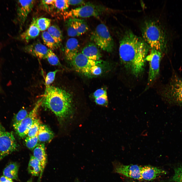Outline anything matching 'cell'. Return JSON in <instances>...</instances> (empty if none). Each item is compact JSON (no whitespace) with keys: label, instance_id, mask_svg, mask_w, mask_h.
Masks as SVG:
<instances>
[{"label":"cell","instance_id":"obj_41","mask_svg":"<svg viewBox=\"0 0 182 182\" xmlns=\"http://www.w3.org/2000/svg\"><path fill=\"white\" fill-rule=\"evenodd\" d=\"M74 182H81L78 179H77L75 180L74 181Z\"/></svg>","mask_w":182,"mask_h":182},{"label":"cell","instance_id":"obj_8","mask_svg":"<svg viewBox=\"0 0 182 182\" xmlns=\"http://www.w3.org/2000/svg\"><path fill=\"white\" fill-rule=\"evenodd\" d=\"M42 98L37 102L33 108L25 118L18 123L13 124L14 128L20 137L23 138L27 135L31 126L38 118V111L42 104Z\"/></svg>","mask_w":182,"mask_h":182},{"label":"cell","instance_id":"obj_5","mask_svg":"<svg viewBox=\"0 0 182 182\" xmlns=\"http://www.w3.org/2000/svg\"><path fill=\"white\" fill-rule=\"evenodd\" d=\"M91 40L103 51L111 52L113 50L114 42L106 26L103 24L98 25L91 36Z\"/></svg>","mask_w":182,"mask_h":182},{"label":"cell","instance_id":"obj_7","mask_svg":"<svg viewBox=\"0 0 182 182\" xmlns=\"http://www.w3.org/2000/svg\"><path fill=\"white\" fill-rule=\"evenodd\" d=\"M17 148L13 133L6 131L0 122V161L15 151Z\"/></svg>","mask_w":182,"mask_h":182},{"label":"cell","instance_id":"obj_28","mask_svg":"<svg viewBox=\"0 0 182 182\" xmlns=\"http://www.w3.org/2000/svg\"><path fill=\"white\" fill-rule=\"evenodd\" d=\"M42 7L47 12H52L55 8V0H44L41 1Z\"/></svg>","mask_w":182,"mask_h":182},{"label":"cell","instance_id":"obj_24","mask_svg":"<svg viewBox=\"0 0 182 182\" xmlns=\"http://www.w3.org/2000/svg\"><path fill=\"white\" fill-rule=\"evenodd\" d=\"M73 19L78 36L84 33L87 31L88 29V27L85 20L77 18Z\"/></svg>","mask_w":182,"mask_h":182},{"label":"cell","instance_id":"obj_16","mask_svg":"<svg viewBox=\"0 0 182 182\" xmlns=\"http://www.w3.org/2000/svg\"><path fill=\"white\" fill-rule=\"evenodd\" d=\"M80 47L78 40L71 38L68 39L66 43L64 53L66 58L71 61L78 53Z\"/></svg>","mask_w":182,"mask_h":182},{"label":"cell","instance_id":"obj_17","mask_svg":"<svg viewBox=\"0 0 182 182\" xmlns=\"http://www.w3.org/2000/svg\"><path fill=\"white\" fill-rule=\"evenodd\" d=\"M81 53L89 59L99 61L101 56L98 47L93 42L87 43L82 49Z\"/></svg>","mask_w":182,"mask_h":182},{"label":"cell","instance_id":"obj_18","mask_svg":"<svg viewBox=\"0 0 182 182\" xmlns=\"http://www.w3.org/2000/svg\"><path fill=\"white\" fill-rule=\"evenodd\" d=\"M40 31L36 25L35 19H34L29 28L20 34V38L22 41L28 42L37 37Z\"/></svg>","mask_w":182,"mask_h":182},{"label":"cell","instance_id":"obj_29","mask_svg":"<svg viewBox=\"0 0 182 182\" xmlns=\"http://www.w3.org/2000/svg\"><path fill=\"white\" fill-rule=\"evenodd\" d=\"M41 122L38 119H36L31 126L27 134V136L29 137H33L38 132Z\"/></svg>","mask_w":182,"mask_h":182},{"label":"cell","instance_id":"obj_19","mask_svg":"<svg viewBox=\"0 0 182 182\" xmlns=\"http://www.w3.org/2000/svg\"><path fill=\"white\" fill-rule=\"evenodd\" d=\"M54 136L53 132L47 126L41 124L40 125L38 134L39 141L49 143Z\"/></svg>","mask_w":182,"mask_h":182},{"label":"cell","instance_id":"obj_36","mask_svg":"<svg viewBox=\"0 0 182 182\" xmlns=\"http://www.w3.org/2000/svg\"><path fill=\"white\" fill-rule=\"evenodd\" d=\"M96 103L99 105H106L108 103L107 95H104L95 98Z\"/></svg>","mask_w":182,"mask_h":182},{"label":"cell","instance_id":"obj_34","mask_svg":"<svg viewBox=\"0 0 182 182\" xmlns=\"http://www.w3.org/2000/svg\"><path fill=\"white\" fill-rule=\"evenodd\" d=\"M59 70H56L54 71L50 72L47 74L45 80L46 87L50 86L54 81L56 73Z\"/></svg>","mask_w":182,"mask_h":182},{"label":"cell","instance_id":"obj_32","mask_svg":"<svg viewBox=\"0 0 182 182\" xmlns=\"http://www.w3.org/2000/svg\"><path fill=\"white\" fill-rule=\"evenodd\" d=\"M28 114L26 109H21L14 116L13 124L18 123L27 117Z\"/></svg>","mask_w":182,"mask_h":182},{"label":"cell","instance_id":"obj_3","mask_svg":"<svg viewBox=\"0 0 182 182\" xmlns=\"http://www.w3.org/2000/svg\"><path fill=\"white\" fill-rule=\"evenodd\" d=\"M142 38L150 49L162 53L167 49V40L166 33L156 22L148 21L145 23L142 29Z\"/></svg>","mask_w":182,"mask_h":182},{"label":"cell","instance_id":"obj_14","mask_svg":"<svg viewBox=\"0 0 182 182\" xmlns=\"http://www.w3.org/2000/svg\"><path fill=\"white\" fill-rule=\"evenodd\" d=\"M166 173V172L162 169L150 165L142 166L141 172L142 179L147 180L154 179Z\"/></svg>","mask_w":182,"mask_h":182},{"label":"cell","instance_id":"obj_35","mask_svg":"<svg viewBox=\"0 0 182 182\" xmlns=\"http://www.w3.org/2000/svg\"><path fill=\"white\" fill-rule=\"evenodd\" d=\"M99 63L91 67L89 72V75L91 74L93 75L96 76L99 75L101 74L102 70L101 67L99 66Z\"/></svg>","mask_w":182,"mask_h":182},{"label":"cell","instance_id":"obj_13","mask_svg":"<svg viewBox=\"0 0 182 182\" xmlns=\"http://www.w3.org/2000/svg\"><path fill=\"white\" fill-rule=\"evenodd\" d=\"M49 49L40 42H37L25 46L24 51L40 59L46 58Z\"/></svg>","mask_w":182,"mask_h":182},{"label":"cell","instance_id":"obj_1","mask_svg":"<svg viewBox=\"0 0 182 182\" xmlns=\"http://www.w3.org/2000/svg\"><path fill=\"white\" fill-rule=\"evenodd\" d=\"M149 49L142 38L130 31L126 32L120 40L119 49L120 59L126 70L135 77L141 76Z\"/></svg>","mask_w":182,"mask_h":182},{"label":"cell","instance_id":"obj_37","mask_svg":"<svg viewBox=\"0 0 182 182\" xmlns=\"http://www.w3.org/2000/svg\"><path fill=\"white\" fill-rule=\"evenodd\" d=\"M107 95L106 90L103 88L98 89L94 93L93 96L95 99L104 95Z\"/></svg>","mask_w":182,"mask_h":182},{"label":"cell","instance_id":"obj_33","mask_svg":"<svg viewBox=\"0 0 182 182\" xmlns=\"http://www.w3.org/2000/svg\"><path fill=\"white\" fill-rule=\"evenodd\" d=\"M171 180L175 182H182V165L176 168Z\"/></svg>","mask_w":182,"mask_h":182},{"label":"cell","instance_id":"obj_12","mask_svg":"<svg viewBox=\"0 0 182 182\" xmlns=\"http://www.w3.org/2000/svg\"><path fill=\"white\" fill-rule=\"evenodd\" d=\"M34 0H19L17 2V18L20 27L24 24L35 3Z\"/></svg>","mask_w":182,"mask_h":182},{"label":"cell","instance_id":"obj_43","mask_svg":"<svg viewBox=\"0 0 182 182\" xmlns=\"http://www.w3.org/2000/svg\"><path fill=\"white\" fill-rule=\"evenodd\" d=\"M0 89H1V88H0Z\"/></svg>","mask_w":182,"mask_h":182},{"label":"cell","instance_id":"obj_6","mask_svg":"<svg viewBox=\"0 0 182 182\" xmlns=\"http://www.w3.org/2000/svg\"><path fill=\"white\" fill-rule=\"evenodd\" d=\"M107 10L105 7L88 2L81 7L64 13L65 19L97 17Z\"/></svg>","mask_w":182,"mask_h":182},{"label":"cell","instance_id":"obj_20","mask_svg":"<svg viewBox=\"0 0 182 182\" xmlns=\"http://www.w3.org/2000/svg\"><path fill=\"white\" fill-rule=\"evenodd\" d=\"M19 167V165L17 163H10L4 168L3 175L12 179L17 180Z\"/></svg>","mask_w":182,"mask_h":182},{"label":"cell","instance_id":"obj_42","mask_svg":"<svg viewBox=\"0 0 182 182\" xmlns=\"http://www.w3.org/2000/svg\"><path fill=\"white\" fill-rule=\"evenodd\" d=\"M131 182H136L135 181H131Z\"/></svg>","mask_w":182,"mask_h":182},{"label":"cell","instance_id":"obj_10","mask_svg":"<svg viewBox=\"0 0 182 182\" xmlns=\"http://www.w3.org/2000/svg\"><path fill=\"white\" fill-rule=\"evenodd\" d=\"M113 171L134 179H142L141 172L142 166L136 165H126L116 162L113 163Z\"/></svg>","mask_w":182,"mask_h":182},{"label":"cell","instance_id":"obj_23","mask_svg":"<svg viewBox=\"0 0 182 182\" xmlns=\"http://www.w3.org/2000/svg\"><path fill=\"white\" fill-rule=\"evenodd\" d=\"M41 37L44 45L49 49L52 51L59 47L52 37L47 31H44L42 32Z\"/></svg>","mask_w":182,"mask_h":182},{"label":"cell","instance_id":"obj_15","mask_svg":"<svg viewBox=\"0 0 182 182\" xmlns=\"http://www.w3.org/2000/svg\"><path fill=\"white\" fill-rule=\"evenodd\" d=\"M33 156L39 162L41 168L39 176L40 179L47 162V156L46 152L45 146L43 143L38 144L33 149Z\"/></svg>","mask_w":182,"mask_h":182},{"label":"cell","instance_id":"obj_26","mask_svg":"<svg viewBox=\"0 0 182 182\" xmlns=\"http://www.w3.org/2000/svg\"><path fill=\"white\" fill-rule=\"evenodd\" d=\"M65 26L68 35L71 37L78 36L76 30L74 23L73 18H70L65 22Z\"/></svg>","mask_w":182,"mask_h":182},{"label":"cell","instance_id":"obj_9","mask_svg":"<svg viewBox=\"0 0 182 182\" xmlns=\"http://www.w3.org/2000/svg\"><path fill=\"white\" fill-rule=\"evenodd\" d=\"M163 53L154 49H150V53L146 58L148 61L149 69L147 81V86L151 85L158 77L160 73V63Z\"/></svg>","mask_w":182,"mask_h":182},{"label":"cell","instance_id":"obj_22","mask_svg":"<svg viewBox=\"0 0 182 182\" xmlns=\"http://www.w3.org/2000/svg\"><path fill=\"white\" fill-rule=\"evenodd\" d=\"M28 170L29 172L33 176H38L40 175L41 172L40 165L38 161L33 155L30 157Z\"/></svg>","mask_w":182,"mask_h":182},{"label":"cell","instance_id":"obj_25","mask_svg":"<svg viewBox=\"0 0 182 182\" xmlns=\"http://www.w3.org/2000/svg\"><path fill=\"white\" fill-rule=\"evenodd\" d=\"M51 20L44 17H40L35 19L36 25L40 31H44L50 27Z\"/></svg>","mask_w":182,"mask_h":182},{"label":"cell","instance_id":"obj_31","mask_svg":"<svg viewBox=\"0 0 182 182\" xmlns=\"http://www.w3.org/2000/svg\"><path fill=\"white\" fill-rule=\"evenodd\" d=\"M69 5L68 0H55V9L59 12H65L68 8Z\"/></svg>","mask_w":182,"mask_h":182},{"label":"cell","instance_id":"obj_2","mask_svg":"<svg viewBox=\"0 0 182 182\" xmlns=\"http://www.w3.org/2000/svg\"><path fill=\"white\" fill-rule=\"evenodd\" d=\"M42 104L60 120L68 117L72 112V96L65 90L57 87L50 86L46 87Z\"/></svg>","mask_w":182,"mask_h":182},{"label":"cell","instance_id":"obj_38","mask_svg":"<svg viewBox=\"0 0 182 182\" xmlns=\"http://www.w3.org/2000/svg\"><path fill=\"white\" fill-rule=\"evenodd\" d=\"M68 2L69 5H80L85 4L84 1L82 0H68Z\"/></svg>","mask_w":182,"mask_h":182},{"label":"cell","instance_id":"obj_27","mask_svg":"<svg viewBox=\"0 0 182 182\" xmlns=\"http://www.w3.org/2000/svg\"><path fill=\"white\" fill-rule=\"evenodd\" d=\"M38 132L35 136L31 137L27 136L25 139L26 146L29 149L33 150L37 146L39 141Z\"/></svg>","mask_w":182,"mask_h":182},{"label":"cell","instance_id":"obj_11","mask_svg":"<svg viewBox=\"0 0 182 182\" xmlns=\"http://www.w3.org/2000/svg\"><path fill=\"white\" fill-rule=\"evenodd\" d=\"M76 70L85 74L89 75L91 67L101 62L91 60L81 53H78L71 61Z\"/></svg>","mask_w":182,"mask_h":182},{"label":"cell","instance_id":"obj_4","mask_svg":"<svg viewBox=\"0 0 182 182\" xmlns=\"http://www.w3.org/2000/svg\"><path fill=\"white\" fill-rule=\"evenodd\" d=\"M161 95L167 102L182 105V78L176 75L172 77L162 89Z\"/></svg>","mask_w":182,"mask_h":182},{"label":"cell","instance_id":"obj_40","mask_svg":"<svg viewBox=\"0 0 182 182\" xmlns=\"http://www.w3.org/2000/svg\"><path fill=\"white\" fill-rule=\"evenodd\" d=\"M27 182H33L32 178H31L29 179Z\"/></svg>","mask_w":182,"mask_h":182},{"label":"cell","instance_id":"obj_21","mask_svg":"<svg viewBox=\"0 0 182 182\" xmlns=\"http://www.w3.org/2000/svg\"><path fill=\"white\" fill-rule=\"evenodd\" d=\"M47 31L60 47L62 43L63 36L62 32L59 27L56 25H52L48 29Z\"/></svg>","mask_w":182,"mask_h":182},{"label":"cell","instance_id":"obj_39","mask_svg":"<svg viewBox=\"0 0 182 182\" xmlns=\"http://www.w3.org/2000/svg\"><path fill=\"white\" fill-rule=\"evenodd\" d=\"M0 182H13L12 179L4 175L0 177Z\"/></svg>","mask_w":182,"mask_h":182},{"label":"cell","instance_id":"obj_30","mask_svg":"<svg viewBox=\"0 0 182 182\" xmlns=\"http://www.w3.org/2000/svg\"><path fill=\"white\" fill-rule=\"evenodd\" d=\"M46 58L49 63L53 66L60 65L61 64L56 55L52 50L49 49Z\"/></svg>","mask_w":182,"mask_h":182}]
</instances>
